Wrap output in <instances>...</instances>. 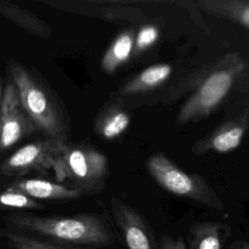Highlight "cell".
Listing matches in <instances>:
<instances>
[{
    "label": "cell",
    "mask_w": 249,
    "mask_h": 249,
    "mask_svg": "<svg viewBox=\"0 0 249 249\" xmlns=\"http://www.w3.org/2000/svg\"><path fill=\"white\" fill-rule=\"evenodd\" d=\"M243 94H249V56L231 52L188 70L176 84L171 103L185 97L176 124L185 125L208 118Z\"/></svg>",
    "instance_id": "obj_1"
},
{
    "label": "cell",
    "mask_w": 249,
    "mask_h": 249,
    "mask_svg": "<svg viewBox=\"0 0 249 249\" xmlns=\"http://www.w3.org/2000/svg\"><path fill=\"white\" fill-rule=\"evenodd\" d=\"M3 220L9 229L30 231L67 244L107 246L114 240L108 225L95 214L61 217L12 213Z\"/></svg>",
    "instance_id": "obj_2"
},
{
    "label": "cell",
    "mask_w": 249,
    "mask_h": 249,
    "mask_svg": "<svg viewBox=\"0 0 249 249\" xmlns=\"http://www.w3.org/2000/svg\"><path fill=\"white\" fill-rule=\"evenodd\" d=\"M183 62L163 61L149 65L127 76L113 97L123 99L131 109L142 104L162 102L170 104L174 87L187 73Z\"/></svg>",
    "instance_id": "obj_3"
},
{
    "label": "cell",
    "mask_w": 249,
    "mask_h": 249,
    "mask_svg": "<svg viewBox=\"0 0 249 249\" xmlns=\"http://www.w3.org/2000/svg\"><path fill=\"white\" fill-rule=\"evenodd\" d=\"M8 65L20 103L37 130L47 138L66 141V124L49 94L20 64L10 61Z\"/></svg>",
    "instance_id": "obj_4"
},
{
    "label": "cell",
    "mask_w": 249,
    "mask_h": 249,
    "mask_svg": "<svg viewBox=\"0 0 249 249\" xmlns=\"http://www.w3.org/2000/svg\"><path fill=\"white\" fill-rule=\"evenodd\" d=\"M145 165L154 181L165 191L213 209H224L223 201L203 177L181 169L163 153L152 154Z\"/></svg>",
    "instance_id": "obj_5"
},
{
    "label": "cell",
    "mask_w": 249,
    "mask_h": 249,
    "mask_svg": "<svg viewBox=\"0 0 249 249\" xmlns=\"http://www.w3.org/2000/svg\"><path fill=\"white\" fill-rule=\"evenodd\" d=\"M52 168L57 180L71 179L84 192L99 191L108 175L107 157L89 146H66L56 157Z\"/></svg>",
    "instance_id": "obj_6"
},
{
    "label": "cell",
    "mask_w": 249,
    "mask_h": 249,
    "mask_svg": "<svg viewBox=\"0 0 249 249\" xmlns=\"http://www.w3.org/2000/svg\"><path fill=\"white\" fill-rule=\"evenodd\" d=\"M249 133V94L235 98L226 107L222 122L191 148L193 154H224L237 149Z\"/></svg>",
    "instance_id": "obj_7"
},
{
    "label": "cell",
    "mask_w": 249,
    "mask_h": 249,
    "mask_svg": "<svg viewBox=\"0 0 249 249\" xmlns=\"http://www.w3.org/2000/svg\"><path fill=\"white\" fill-rule=\"evenodd\" d=\"M67 146L66 141L46 138L28 143L0 165V173L8 176H21L32 171H44L52 168L56 157Z\"/></svg>",
    "instance_id": "obj_8"
},
{
    "label": "cell",
    "mask_w": 249,
    "mask_h": 249,
    "mask_svg": "<svg viewBox=\"0 0 249 249\" xmlns=\"http://www.w3.org/2000/svg\"><path fill=\"white\" fill-rule=\"evenodd\" d=\"M46 4L67 13L99 18L114 22L141 23L149 20L136 3L127 1H46Z\"/></svg>",
    "instance_id": "obj_9"
},
{
    "label": "cell",
    "mask_w": 249,
    "mask_h": 249,
    "mask_svg": "<svg viewBox=\"0 0 249 249\" xmlns=\"http://www.w3.org/2000/svg\"><path fill=\"white\" fill-rule=\"evenodd\" d=\"M38 131L23 109L13 82L7 83L0 111V151L13 147L20 139Z\"/></svg>",
    "instance_id": "obj_10"
},
{
    "label": "cell",
    "mask_w": 249,
    "mask_h": 249,
    "mask_svg": "<svg viewBox=\"0 0 249 249\" xmlns=\"http://www.w3.org/2000/svg\"><path fill=\"white\" fill-rule=\"evenodd\" d=\"M110 210L128 249H158L153 231L138 210L116 197L110 199Z\"/></svg>",
    "instance_id": "obj_11"
},
{
    "label": "cell",
    "mask_w": 249,
    "mask_h": 249,
    "mask_svg": "<svg viewBox=\"0 0 249 249\" xmlns=\"http://www.w3.org/2000/svg\"><path fill=\"white\" fill-rule=\"evenodd\" d=\"M131 110L123 99L113 97L96 117L94 122L96 134L105 141L119 138L130 125Z\"/></svg>",
    "instance_id": "obj_12"
},
{
    "label": "cell",
    "mask_w": 249,
    "mask_h": 249,
    "mask_svg": "<svg viewBox=\"0 0 249 249\" xmlns=\"http://www.w3.org/2000/svg\"><path fill=\"white\" fill-rule=\"evenodd\" d=\"M206 15L236 23L249 30V0H196L181 2Z\"/></svg>",
    "instance_id": "obj_13"
},
{
    "label": "cell",
    "mask_w": 249,
    "mask_h": 249,
    "mask_svg": "<svg viewBox=\"0 0 249 249\" xmlns=\"http://www.w3.org/2000/svg\"><path fill=\"white\" fill-rule=\"evenodd\" d=\"M9 188L19 191L31 198L48 200H71L84 195V191L78 187H68L41 179H24L17 181Z\"/></svg>",
    "instance_id": "obj_14"
},
{
    "label": "cell",
    "mask_w": 249,
    "mask_h": 249,
    "mask_svg": "<svg viewBox=\"0 0 249 249\" xmlns=\"http://www.w3.org/2000/svg\"><path fill=\"white\" fill-rule=\"evenodd\" d=\"M135 34L136 28L128 26L113 39L101 58L100 66L104 73L113 74L131 62Z\"/></svg>",
    "instance_id": "obj_15"
},
{
    "label": "cell",
    "mask_w": 249,
    "mask_h": 249,
    "mask_svg": "<svg viewBox=\"0 0 249 249\" xmlns=\"http://www.w3.org/2000/svg\"><path fill=\"white\" fill-rule=\"evenodd\" d=\"M231 234V228L220 222H200L193 225L188 231L191 249H223Z\"/></svg>",
    "instance_id": "obj_16"
},
{
    "label": "cell",
    "mask_w": 249,
    "mask_h": 249,
    "mask_svg": "<svg viewBox=\"0 0 249 249\" xmlns=\"http://www.w3.org/2000/svg\"><path fill=\"white\" fill-rule=\"evenodd\" d=\"M0 14L18 26L42 38H50L53 31L49 24L27 10L11 2L0 0Z\"/></svg>",
    "instance_id": "obj_17"
},
{
    "label": "cell",
    "mask_w": 249,
    "mask_h": 249,
    "mask_svg": "<svg viewBox=\"0 0 249 249\" xmlns=\"http://www.w3.org/2000/svg\"><path fill=\"white\" fill-rule=\"evenodd\" d=\"M161 30L160 24L153 21H145L136 29L134 48L131 62L141 59L152 51L160 41Z\"/></svg>",
    "instance_id": "obj_18"
},
{
    "label": "cell",
    "mask_w": 249,
    "mask_h": 249,
    "mask_svg": "<svg viewBox=\"0 0 249 249\" xmlns=\"http://www.w3.org/2000/svg\"><path fill=\"white\" fill-rule=\"evenodd\" d=\"M0 237L4 238L13 249H71L44 241L9 228L0 227Z\"/></svg>",
    "instance_id": "obj_19"
},
{
    "label": "cell",
    "mask_w": 249,
    "mask_h": 249,
    "mask_svg": "<svg viewBox=\"0 0 249 249\" xmlns=\"http://www.w3.org/2000/svg\"><path fill=\"white\" fill-rule=\"evenodd\" d=\"M42 204L23 193L8 188L0 193V208L15 209H38Z\"/></svg>",
    "instance_id": "obj_20"
},
{
    "label": "cell",
    "mask_w": 249,
    "mask_h": 249,
    "mask_svg": "<svg viewBox=\"0 0 249 249\" xmlns=\"http://www.w3.org/2000/svg\"><path fill=\"white\" fill-rule=\"evenodd\" d=\"M158 249H187L184 240L181 237H172L170 235H161Z\"/></svg>",
    "instance_id": "obj_21"
},
{
    "label": "cell",
    "mask_w": 249,
    "mask_h": 249,
    "mask_svg": "<svg viewBox=\"0 0 249 249\" xmlns=\"http://www.w3.org/2000/svg\"><path fill=\"white\" fill-rule=\"evenodd\" d=\"M230 249H249V242L243 240H236L231 245Z\"/></svg>",
    "instance_id": "obj_22"
},
{
    "label": "cell",
    "mask_w": 249,
    "mask_h": 249,
    "mask_svg": "<svg viewBox=\"0 0 249 249\" xmlns=\"http://www.w3.org/2000/svg\"><path fill=\"white\" fill-rule=\"evenodd\" d=\"M2 97H3V87H2V81L0 79V111L2 106Z\"/></svg>",
    "instance_id": "obj_23"
}]
</instances>
